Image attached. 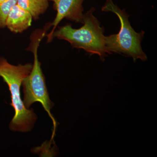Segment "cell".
<instances>
[{
    "label": "cell",
    "mask_w": 157,
    "mask_h": 157,
    "mask_svg": "<svg viewBox=\"0 0 157 157\" xmlns=\"http://www.w3.org/2000/svg\"><path fill=\"white\" fill-rule=\"evenodd\" d=\"M33 64L17 66L11 64L3 57H0V77L9 86L11 95V106L15 113L9 128L14 132H26L31 131L37 120V115L32 109L25 106L21 98L20 87L23 79L28 76Z\"/></svg>",
    "instance_id": "6da1fadb"
},
{
    "label": "cell",
    "mask_w": 157,
    "mask_h": 157,
    "mask_svg": "<svg viewBox=\"0 0 157 157\" xmlns=\"http://www.w3.org/2000/svg\"><path fill=\"white\" fill-rule=\"evenodd\" d=\"M95 9L92 7L84 14L83 25L74 29L70 24L59 27L52 34L57 38L67 41L73 48H80L90 55H98L102 61L109 54L106 48L104 29L94 15Z\"/></svg>",
    "instance_id": "7a4b0ae2"
},
{
    "label": "cell",
    "mask_w": 157,
    "mask_h": 157,
    "mask_svg": "<svg viewBox=\"0 0 157 157\" xmlns=\"http://www.w3.org/2000/svg\"><path fill=\"white\" fill-rule=\"evenodd\" d=\"M101 9L104 12L114 13L120 21L121 28L118 33L105 36L106 48L109 54H120L132 57L134 61L138 59L146 61L147 56L141 45L145 33L143 31L140 33L135 32L130 24L129 15L125 9H120L112 0H106Z\"/></svg>",
    "instance_id": "3957f363"
},
{
    "label": "cell",
    "mask_w": 157,
    "mask_h": 157,
    "mask_svg": "<svg viewBox=\"0 0 157 157\" xmlns=\"http://www.w3.org/2000/svg\"><path fill=\"white\" fill-rule=\"evenodd\" d=\"M49 29L46 25L44 29L36 30L30 36L31 42L27 50L32 52L34 55L33 68L28 76L22 81L24 92L23 102L26 108L29 109L32 104L39 102L54 121L51 113V109L54 104L51 101L46 87L45 76L41 69V64L38 56V49L40 42L45 36Z\"/></svg>",
    "instance_id": "277c9868"
},
{
    "label": "cell",
    "mask_w": 157,
    "mask_h": 157,
    "mask_svg": "<svg viewBox=\"0 0 157 157\" xmlns=\"http://www.w3.org/2000/svg\"><path fill=\"white\" fill-rule=\"evenodd\" d=\"M85 0H48L53 2L54 8L57 11L56 17L50 26L53 27L50 33L46 35L47 42L52 40V34L63 19L69 20L78 23H83L84 11L82 4Z\"/></svg>",
    "instance_id": "5b68a950"
},
{
    "label": "cell",
    "mask_w": 157,
    "mask_h": 157,
    "mask_svg": "<svg viewBox=\"0 0 157 157\" xmlns=\"http://www.w3.org/2000/svg\"><path fill=\"white\" fill-rule=\"evenodd\" d=\"M33 17L30 13L16 5L11 9L6 20V27L12 33H22L31 26Z\"/></svg>",
    "instance_id": "8992f818"
},
{
    "label": "cell",
    "mask_w": 157,
    "mask_h": 157,
    "mask_svg": "<svg viewBox=\"0 0 157 157\" xmlns=\"http://www.w3.org/2000/svg\"><path fill=\"white\" fill-rule=\"evenodd\" d=\"M48 0H17V5L22 9L29 11L33 19H39L48 7Z\"/></svg>",
    "instance_id": "52a82bcc"
},
{
    "label": "cell",
    "mask_w": 157,
    "mask_h": 157,
    "mask_svg": "<svg viewBox=\"0 0 157 157\" xmlns=\"http://www.w3.org/2000/svg\"><path fill=\"white\" fill-rule=\"evenodd\" d=\"M17 0H6L0 3V29L6 27V20L11 9L17 5Z\"/></svg>",
    "instance_id": "ba28073f"
},
{
    "label": "cell",
    "mask_w": 157,
    "mask_h": 157,
    "mask_svg": "<svg viewBox=\"0 0 157 157\" xmlns=\"http://www.w3.org/2000/svg\"><path fill=\"white\" fill-rule=\"evenodd\" d=\"M6 0H0V3H2L3 2H5Z\"/></svg>",
    "instance_id": "9c48e42d"
}]
</instances>
